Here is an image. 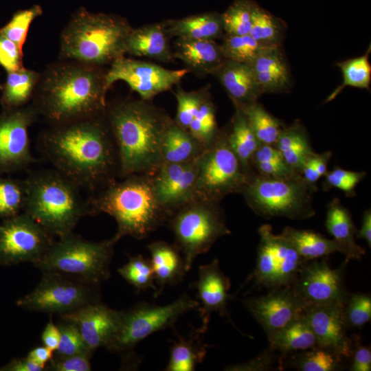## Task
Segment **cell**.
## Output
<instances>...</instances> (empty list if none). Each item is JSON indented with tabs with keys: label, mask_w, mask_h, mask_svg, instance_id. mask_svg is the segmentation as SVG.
I'll return each instance as SVG.
<instances>
[{
	"label": "cell",
	"mask_w": 371,
	"mask_h": 371,
	"mask_svg": "<svg viewBox=\"0 0 371 371\" xmlns=\"http://www.w3.org/2000/svg\"><path fill=\"white\" fill-rule=\"evenodd\" d=\"M38 145L54 169L80 188L102 189L118 173L116 148L104 113L50 125L40 134Z\"/></svg>",
	"instance_id": "6da1fadb"
},
{
	"label": "cell",
	"mask_w": 371,
	"mask_h": 371,
	"mask_svg": "<svg viewBox=\"0 0 371 371\" xmlns=\"http://www.w3.org/2000/svg\"><path fill=\"white\" fill-rule=\"evenodd\" d=\"M106 71L74 60L53 63L41 73L32 104L50 125L103 115Z\"/></svg>",
	"instance_id": "7a4b0ae2"
},
{
	"label": "cell",
	"mask_w": 371,
	"mask_h": 371,
	"mask_svg": "<svg viewBox=\"0 0 371 371\" xmlns=\"http://www.w3.org/2000/svg\"><path fill=\"white\" fill-rule=\"evenodd\" d=\"M104 115L120 176L154 175L163 163L161 146L172 121L170 117L142 100H124L106 106Z\"/></svg>",
	"instance_id": "3957f363"
},
{
	"label": "cell",
	"mask_w": 371,
	"mask_h": 371,
	"mask_svg": "<svg viewBox=\"0 0 371 371\" xmlns=\"http://www.w3.org/2000/svg\"><path fill=\"white\" fill-rule=\"evenodd\" d=\"M113 182L88 198L91 214L105 213L113 217L117 241L129 236L143 239L170 216L158 203L149 175H135Z\"/></svg>",
	"instance_id": "277c9868"
},
{
	"label": "cell",
	"mask_w": 371,
	"mask_h": 371,
	"mask_svg": "<svg viewBox=\"0 0 371 371\" xmlns=\"http://www.w3.org/2000/svg\"><path fill=\"white\" fill-rule=\"evenodd\" d=\"M24 181L23 212L54 237L73 232L80 220L91 214L81 188L55 169L30 172Z\"/></svg>",
	"instance_id": "5b68a950"
},
{
	"label": "cell",
	"mask_w": 371,
	"mask_h": 371,
	"mask_svg": "<svg viewBox=\"0 0 371 371\" xmlns=\"http://www.w3.org/2000/svg\"><path fill=\"white\" fill-rule=\"evenodd\" d=\"M132 27L119 16L79 8L62 30L59 59L103 67L124 56Z\"/></svg>",
	"instance_id": "8992f818"
},
{
	"label": "cell",
	"mask_w": 371,
	"mask_h": 371,
	"mask_svg": "<svg viewBox=\"0 0 371 371\" xmlns=\"http://www.w3.org/2000/svg\"><path fill=\"white\" fill-rule=\"evenodd\" d=\"M114 238L96 242L71 232L54 240L33 265L41 272H52L89 284L100 285L110 276Z\"/></svg>",
	"instance_id": "52a82bcc"
},
{
	"label": "cell",
	"mask_w": 371,
	"mask_h": 371,
	"mask_svg": "<svg viewBox=\"0 0 371 371\" xmlns=\"http://www.w3.org/2000/svg\"><path fill=\"white\" fill-rule=\"evenodd\" d=\"M315 190V186L306 182L300 174L278 178L253 171L240 193L250 208L266 219L305 220L315 214L313 205Z\"/></svg>",
	"instance_id": "ba28073f"
},
{
	"label": "cell",
	"mask_w": 371,
	"mask_h": 371,
	"mask_svg": "<svg viewBox=\"0 0 371 371\" xmlns=\"http://www.w3.org/2000/svg\"><path fill=\"white\" fill-rule=\"evenodd\" d=\"M170 216L175 245L181 253L186 271L198 256L207 252L218 239L231 234L218 203L196 199Z\"/></svg>",
	"instance_id": "9c48e42d"
},
{
	"label": "cell",
	"mask_w": 371,
	"mask_h": 371,
	"mask_svg": "<svg viewBox=\"0 0 371 371\" xmlns=\"http://www.w3.org/2000/svg\"><path fill=\"white\" fill-rule=\"evenodd\" d=\"M197 199L218 203L227 195L240 192L250 174L232 149L226 130L220 131L197 160Z\"/></svg>",
	"instance_id": "30bf717a"
},
{
	"label": "cell",
	"mask_w": 371,
	"mask_h": 371,
	"mask_svg": "<svg viewBox=\"0 0 371 371\" xmlns=\"http://www.w3.org/2000/svg\"><path fill=\"white\" fill-rule=\"evenodd\" d=\"M198 306L196 300L183 294L166 305L144 302L120 311L118 330L106 348L112 352H130L143 339L171 326L180 316Z\"/></svg>",
	"instance_id": "8fae6325"
},
{
	"label": "cell",
	"mask_w": 371,
	"mask_h": 371,
	"mask_svg": "<svg viewBox=\"0 0 371 371\" xmlns=\"http://www.w3.org/2000/svg\"><path fill=\"white\" fill-rule=\"evenodd\" d=\"M100 285L84 282L52 272H42L35 288L19 298L23 309L58 315L100 300Z\"/></svg>",
	"instance_id": "7c38bea8"
},
{
	"label": "cell",
	"mask_w": 371,
	"mask_h": 371,
	"mask_svg": "<svg viewBox=\"0 0 371 371\" xmlns=\"http://www.w3.org/2000/svg\"><path fill=\"white\" fill-rule=\"evenodd\" d=\"M256 264L249 277L256 286L269 290L292 286L306 262L281 234L270 225H261Z\"/></svg>",
	"instance_id": "4fadbf2b"
},
{
	"label": "cell",
	"mask_w": 371,
	"mask_h": 371,
	"mask_svg": "<svg viewBox=\"0 0 371 371\" xmlns=\"http://www.w3.org/2000/svg\"><path fill=\"white\" fill-rule=\"evenodd\" d=\"M25 213L5 218L0 224V265L36 263L54 241Z\"/></svg>",
	"instance_id": "5bb4252c"
},
{
	"label": "cell",
	"mask_w": 371,
	"mask_h": 371,
	"mask_svg": "<svg viewBox=\"0 0 371 371\" xmlns=\"http://www.w3.org/2000/svg\"><path fill=\"white\" fill-rule=\"evenodd\" d=\"M188 69L172 70L149 62L122 56L113 62L106 71L105 87L108 91L118 80L127 83L142 100H149L177 85L189 72Z\"/></svg>",
	"instance_id": "9a60e30c"
},
{
	"label": "cell",
	"mask_w": 371,
	"mask_h": 371,
	"mask_svg": "<svg viewBox=\"0 0 371 371\" xmlns=\"http://www.w3.org/2000/svg\"><path fill=\"white\" fill-rule=\"evenodd\" d=\"M348 261L332 269L324 258L306 261L291 286L306 306H344L349 294L344 285Z\"/></svg>",
	"instance_id": "2e32d148"
},
{
	"label": "cell",
	"mask_w": 371,
	"mask_h": 371,
	"mask_svg": "<svg viewBox=\"0 0 371 371\" xmlns=\"http://www.w3.org/2000/svg\"><path fill=\"white\" fill-rule=\"evenodd\" d=\"M38 114L31 104L11 109L0 118V168H25L35 161L30 149L29 128Z\"/></svg>",
	"instance_id": "e0dca14e"
},
{
	"label": "cell",
	"mask_w": 371,
	"mask_h": 371,
	"mask_svg": "<svg viewBox=\"0 0 371 371\" xmlns=\"http://www.w3.org/2000/svg\"><path fill=\"white\" fill-rule=\"evenodd\" d=\"M243 304L267 337L300 317L306 306L291 286L269 290L266 295L245 300Z\"/></svg>",
	"instance_id": "ac0fdd59"
},
{
	"label": "cell",
	"mask_w": 371,
	"mask_h": 371,
	"mask_svg": "<svg viewBox=\"0 0 371 371\" xmlns=\"http://www.w3.org/2000/svg\"><path fill=\"white\" fill-rule=\"evenodd\" d=\"M197 160L198 158L184 163H162L152 177L156 199L170 215L197 199Z\"/></svg>",
	"instance_id": "d6986e66"
},
{
	"label": "cell",
	"mask_w": 371,
	"mask_h": 371,
	"mask_svg": "<svg viewBox=\"0 0 371 371\" xmlns=\"http://www.w3.org/2000/svg\"><path fill=\"white\" fill-rule=\"evenodd\" d=\"M344 308L341 305H308L303 313L315 334L317 346L330 350L342 361L351 357L353 350L346 333Z\"/></svg>",
	"instance_id": "ffe728a7"
},
{
	"label": "cell",
	"mask_w": 371,
	"mask_h": 371,
	"mask_svg": "<svg viewBox=\"0 0 371 371\" xmlns=\"http://www.w3.org/2000/svg\"><path fill=\"white\" fill-rule=\"evenodd\" d=\"M58 316L77 326L92 352L100 347H107L114 338L120 322V311L112 309L101 301Z\"/></svg>",
	"instance_id": "44dd1931"
},
{
	"label": "cell",
	"mask_w": 371,
	"mask_h": 371,
	"mask_svg": "<svg viewBox=\"0 0 371 371\" xmlns=\"http://www.w3.org/2000/svg\"><path fill=\"white\" fill-rule=\"evenodd\" d=\"M230 286V280L221 270L217 259L199 267L195 284L197 309L202 321L201 327L197 330L199 333L203 334L207 331L213 312L231 321L227 311V302L232 297L229 294Z\"/></svg>",
	"instance_id": "7402d4cb"
},
{
	"label": "cell",
	"mask_w": 371,
	"mask_h": 371,
	"mask_svg": "<svg viewBox=\"0 0 371 371\" xmlns=\"http://www.w3.org/2000/svg\"><path fill=\"white\" fill-rule=\"evenodd\" d=\"M249 65L262 94L291 88V74L281 47L262 48Z\"/></svg>",
	"instance_id": "603a6c76"
},
{
	"label": "cell",
	"mask_w": 371,
	"mask_h": 371,
	"mask_svg": "<svg viewBox=\"0 0 371 371\" xmlns=\"http://www.w3.org/2000/svg\"><path fill=\"white\" fill-rule=\"evenodd\" d=\"M172 54L189 71L202 75L213 74L226 60L215 40L177 38Z\"/></svg>",
	"instance_id": "cb8c5ba5"
},
{
	"label": "cell",
	"mask_w": 371,
	"mask_h": 371,
	"mask_svg": "<svg viewBox=\"0 0 371 371\" xmlns=\"http://www.w3.org/2000/svg\"><path fill=\"white\" fill-rule=\"evenodd\" d=\"M212 75L224 87L234 106L258 102L262 95L248 63L225 60Z\"/></svg>",
	"instance_id": "d4e9b609"
},
{
	"label": "cell",
	"mask_w": 371,
	"mask_h": 371,
	"mask_svg": "<svg viewBox=\"0 0 371 371\" xmlns=\"http://www.w3.org/2000/svg\"><path fill=\"white\" fill-rule=\"evenodd\" d=\"M168 34L163 23L131 28L125 41V53L161 62L173 58Z\"/></svg>",
	"instance_id": "484cf974"
},
{
	"label": "cell",
	"mask_w": 371,
	"mask_h": 371,
	"mask_svg": "<svg viewBox=\"0 0 371 371\" xmlns=\"http://www.w3.org/2000/svg\"><path fill=\"white\" fill-rule=\"evenodd\" d=\"M148 249L157 287L155 295L157 297L166 286L180 282L187 271L181 253L176 245L155 241L148 245Z\"/></svg>",
	"instance_id": "4316f807"
},
{
	"label": "cell",
	"mask_w": 371,
	"mask_h": 371,
	"mask_svg": "<svg viewBox=\"0 0 371 371\" xmlns=\"http://www.w3.org/2000/svg\"><path fill=\"white\" fill-rule=\"evenodd\" d=\"M325 227L333 239L342 247L346 260H360L366 249L355 240L357 231L349 210L339 199H333L328 205Z\"/></svg>",
	"instance_id": "83f0119b"
},
{
	"label": "cell",
	"mask_w": 371,
	"mask_h": 371,
	"mask_svg": "<svg viewBox=\"0 0 371 371\" xmlns=\"http://www.w3.org/2000/svg\"><path fill=\"white\" fill-rule=\"evenodd\" d=\"M168 36L215 40L225 36L221 14L206 12L163 22Z\"/></svg>",
	"instance_id": "f1b7e54d"
},
{
	"label": "cell",
	"mask_w": 371,
	"mask_h": 371,
	"mask_svg": "<svg viewBox=\"0 0 371 371\" xmlns=\"http://www.w3.org/2000/svg\"><path fill=\"white\" fill-rule=\"evenodd\" d=\"M274 146L287 165L300 175L306 159L314 153L306 130L299 120L284 128Z\"/></svg>",
	"instance_id": "f546056e"
},
{
	"label": "cell",
	"mask_w": 371,
	"mask_h": 371,
	"mask_svg": "<svg viewBox=\"0 0 371 371\" xmlns=\"http://www.w3.org/2000/svg\"><path fill=\"white\" fill-rule=\"evenodd\" d=\"M280 234L306 261L322 258L337 251L344 254L342 247L334 239L312 230L286 227Z\"/></svg>",
	"instance_id": "4dcf8cb0"
},
{
	"label": "cell",
	"mask_w": 371,
	"mask_h": 371,
	"mask_svg": "<svg viewBox=\"0 0 371 371\" xmlns=\"http://www.w3.org/2000/svg\"><path fill=\"white\" fill-rule=\"evenodd\" d=\"M204 147L186 129L172 121L165 133L162 146L163 163H184L199 158Z\"/></svg>",
	"instance_id": "1f68e13d"
},
{
	"label": "cell",
	"mask_w": 371,
	"mask_h": 371,
	"mask_svg": "<svg viewBox=\"0 0 371 371\" xmlns=\"http://www.w3.org/2000/svg\"><path fill=\"white\" fill-rule=\"evenodd\" d=\"M269 348L286 356L317 346V340L309 324L302 315L269 337Z\"/></svg>",
	"instance_id": "d6a6232c"
},
{
	"label": "cell",
	"mask_w": 371,
	"mask_h": 371,
	"mask_svg": "<svg viewBox=\"0 0 371 371\" xmlns=\"http://www.w3.org/2000/svg\"><path fill=\"white\" fill-rule=\"evenodd\" d=\"M201 335L197 330L188 337L178 334V339L171 346L165 370H194L197 365L202 363L207 352L208 346L202 341Z\"/></svg>",
	"instance_id": "836d02e7"
},
{
	"label": "cell",
	"mask_w": 371,
	"mask_h": 371,
	"mask_svg": "<svg viewBox=\"0 0 371 371\" xmlns=\"http://www.w3.org/2000/svg\"><path fill=\"white\" fill-rule=\"evenodd\" d=\"M229 130H226L229 144L245 171L251 174V159L260 144L243 113L235 107Z\"/></svg>",
	"instance_id": "e575fe53"
},
{
	"label": "cell",
	"mask_w": 371,
	"mask_h": 371,
	"mask_svg": "<svg viewBox=\"0 0 371 371\" xmlns=\"http://www.w3.org/2000/svg\"><path fill=\"white\" fill-rule=\"evenodd\" d=\"M41 73L21 67L8 72L3 86V103L10 109L27 105L32 100Z\"/></svg>",
	"instance_id": "d590c367"
},
{
	"label": "cell",
	"mask_w": 371,
	"mask_h": 371,
	"mask_svg": "<svg viewBox=\"0 0 371 371\" xmlns=\"http://www.w3.org/2000/svg\"><path fill=\"white\" fill-rule=\"evenodd\" d=\"M286 23L254 2L249 35L263 47H281Z\"/></svg>",
	"instance_id": "8d00e7d4"
},
{
	"label": "cell",
	"mask_w": 371,
	"mask_h": 371,
	"mask_svg": "<svg viewBox=\"0 0 371 371\" xmlns=\"http://www.w3.org/2000/svg\"><path fill=\"white\" fill-rule=\"evenodd\" d=\"M235 107L245 115L260 144L275 145L286 126L281 120L269 113L258 101Z\"/></svg>",
	"instance_id": "74e56055"
},
{
	"label": "cell",
	"mask_w": 371,
	"mask_h": 371,
	"mask_svg": "<svg viewBox=\"0 0 371 371\" xmlns=\"http://www.w3.org/2000/svg\"><path fill=\"white\" fill-rule=\"evenodd\" d=\"M370 45L360 56L337 63L343 75V82L326 98L325 102L335 99L346 87L370 90L371 65L369 61Z\"/></svg>",
	"instance_id": "f35d334b"
},
{
	"label": "cell",
	"mask_w": 371,
	"mask_h": 371,
	"mask_svg": "<svg viewBox=\"0 0 371 371\" xmlns=\"http://www.w3.org/2000/svg\"><path fill=\"white\" fill-rule=\"evenodd\" d=\"M188 131L204 148L215 139L220 130L218 128L215 108L207 93L193 117Z\"/></svg>",
	"instance_id": "ab89813d"
},
{
	"label": "cell",
	"mask_w": 371,
	"mask_h": 371,
	"mask_svg": "<svg viewBox=\"0 0 371 371\" xmlns=\"http://www.w3.org/2000/svg\"><path fill=\"white\" fill-rule=\"evenodd\" d=\"M117 272L139 291L150 289H154L155 293L157 291L150 260L142 255L129 258L128 262L117 269Z\"/></svg>",
	"instance_id": "60d3db41"
},
{
	"label": "cell",
	"mask_w": 371,
	"mask_h": 371,
	"mask_svg": "<svg viewBox=\"0 0 371 371\" xmlns=\"http://www.w3.org/2000/svg\"><path fill=\"white\" fill-rule=\"evenodd\" d=\"M253 4L251 0H234L221 14L225 35L241 36L249 34Z\"/></svg>",
	"instance_id": "b9f144b4"
},
{
	"label": "cell",
	"mask_w": 371,
	"mask_h": 371,
	"mask_svg": "<svg viewBox=\"0 0 371 371\" xmlns=\"http://www.w3.org/2000/svg\"><path fill=\"white\" fill-rule=\"evenodd\" d=\"M302 351L293 361L299 370L335 371L342 368V360L328 350L315 346Z\"/></svg>",
	"instance_id": "7bdbcfd3"
},
{
	"label": "cell",
	"mask_w": 371,
	"mask_h": 371,
	"mask_svg": "<svg viewBox=\"0 0 371 371\" xmlns=\"http://www.w3.org/2000/svg\"><path fill=\"white\" fill-rule=\"evenodd\" d=\"M221 47L226 60L248 64L263 48L249 34L225 35Z\"/></svg>",
	"instance_id": "ee69618b"
},
{
	"label": "cell",
	"mask_w": 371,
	"mask_h": 371,
	"mask_svg": "<svg viewBox=\"0 0 371 371\" xmlns=\"http://www.w3.org/2000/svg\"><path fill=\"white\" fill-rule=\"evenodd\" d=\"M42 14L43 9L38 5L18 10L13 14L10 21L0 29V34L14 42L23 50L30 25Z\"/></svg>",
	"instance_id": "f6af8a7d"
},
{
	"label": "cell",
	"mask_w": 371,
	"mask_h": 371,
	"mask_svg": "<svg viewBox=\"0 0 371 371\" xmlns=\"http://www.w3.org/2000/svg\"><path fill=\"white\" fill-rule=\"evenodd\" d=\"M25 181L20 183L0 177V218H8L23 210Z\"/></svg>",
	"instance_id": "bcb514c9"
},
{
	"label": "cell",
	"mask_w": 371,
	"mask_h": 371,
	"mask_svg": "<svg viewBox=\"0 0 371 371\" xmlns=\"http://www.w3.org/2000/svg\"><path fill=\"white\" fill-rule=\"evenodd\" d=\"M207 93V88L198 91H186L181 87H178L175 93L177 102L175 122L188 131L193 117Z\"/></svg>",
	"instance_id": "7dc6e473"
},
{
	"label": "cell",
	"mask_w": 371,
	"mask_h": 371,
	"mask_svg": "<svg viewBox=\"0 0 371 371\" xmlns=\"http://www.w3.org/2000/svg\"><path fill=\"white\" fill-rule=\"evenodd\" d=\"M57 325L60 337L58 346L54 352V356L65 357L93 353L87 346L78 328L74 323L60 319Z\"/></svg>",
	"instance_id": "c3c4849f"
},
{
	"label": "cell",
	"mask_w": 371,
	"mask_h": 371,
	"mask_svg": "<svg viewBox=\"0 0 371 371\" xmlns=\"http://www.w3.org/2000/svg\"><path fill=\"white\" fill-rule=\"evenodd\" d=\"M347 328H361L371 319V297L369 294H350L344 308Z\"/></svg>",
	"instance_id": "681fc988"
},
{
	"label": "cell",
	"mask_w": 371,
	"mask_h": 371,
	"mask_svg": "<svg viewBox=\"0 0 371 371\" xmlns=\"http://www.w3.org/2000/svg\"><path fill=\"white\" fill-rule=\"evenodd\" d=\"M324 176V190L337 188L342 190L346 195L352 196L355 195V187L365 178L366 172L350 171L336 167L330 172L327 171Z\"/></svg>",
	"instance_id": "f907efd6"
},
{
	"label": "cell",
	"mask_w": 371,
	"mask_h": 371,
	"mask_svg": "<svg viewBox=\"0 0 371 371\" xmlns=\"http://www.w3.org/2000/svg\"><path fill=\"white\" fill-rule=\"evenodd\" d=\"M91 354H80L71 356H53L47 363L45 370L52 371H90Z\"/></svg>",
	"instance_id": "816d5d0a"
},
{
	"label": "cell",
	"mask_w": 371,
	"mask_h": 371,
	"mask_svg": "<svg viewBox=\"0 0 371 371\" xmlns=\"http://www.w3.org/2000/svg\"><path fill=\"white\" fill-rule=\"evenodd\" d=\"M23 50L14 42L0 34V65L7 72L23 67Z\"/></svg>",
	"instance_id": "f5cc1de1"
},
{
	"label": "cell",
	"mask_w": 371,
	"mask_h": 371,
	"mask_svg": "<svg viewBox=\"0 0 371 371\" xmlns=\"http://www.w3.org/2000/svg\"><path fill=\"white\" fill-rule=\"evenodd\" d=\"M275 351L269 347L257 357L243 363L230 365L224 370L227 371H268L273 368Z\"/></svg>",
	"instance_id": "db71d44e"
},
{
	"label": "cell",
	"mask_w": 371,
	"mask_h": 371,
	"mask_svg": "<svg viewBox=\"0 0 371 371\" xmlns=\"http://www.w3.org/2000/svg\"><path fill=\"white\" fill-rule=\"evenodd\" d=\"M253 168L256 170L255 172L272 177L285 178L298 174L295 172L284 160L255 163L251 166L252 170Z\"/></svg>",
	"instance_id": "11a10c76"
},
{
	"label": "cell",
	"mask_w": 371,
	"mask_h": 371,
	"mask_svg": "<svg viewBox=\"0 0 371 371\" xmlns=\"http://www.w3.org/2000/svg\"><path fill=\"white\" fill-rule=\"evenodd\" d=\"M352 355H353V359L350 370L370 371L371 351L370 348L358 345L352 350Z\"/></svg>",
	"instance_id": "9f6ffc18"
},
{
	"label": "cell",
	"mask_w": 371,
	"mask_h": 371,
	"mask_svg": "<svg viewBox=\"0 0 371 371\" xmlns=\"http://www.w3.org/2000/svg\"><path fill=\"white\" fill-rule=\"evenodd\" d=\"M45 370V367L35 363L27 356L12 359L6 365L0 368V371H43Z\"/></svg>",
	"instance_id": "6f0895ef"
},
{
	"label": "cell",
	"mask_w": 371,
	"mask_h": 371,
	"mask_svg": "<svg viewBox=\"0 0 371 371\" xmlns=\"http://www.w3.org/2000/svg\"><path fill=\"white\" fill-rule=\"evenodd\" d=\"M60 330L57 324H55L52 319L45 325L42 334L41 341L43 346L55 351L60 342Z\"/></svg>",
	"instance_id": "680465c9"
},
{
	"label": "cell",
	"mask_w": 371,
	"mask_h": 371,
	"mask_svg": "<svg viewBox=\"0 0 371 371\" xmlns=\"http://www.w3.org/2000/svg\"><path fill=\"white\" fill-rule=\"evenodd\" d=\"M53 356L54 351L43 345L33 348L27 355L29 359L44 367H46Z\"/></svg>",
	"instance_id": "91938a15"
},
{
	"label": "cell",
	"mask_w": 371,
	"mask_h": 371,
	"mask_svg": "<svg viewBox=\"0 0 371 371\" xmlns=\"http://www.w3.org/2000/svg\"><path fill=\"white\" fill-rule=\"evenodd\" d=\"M355 236L365 240L368 247H371V210L370 208L363 212L361 228L357 231Z\"/></svg>",
	"instance_id": "94428289"
},
{
	"label": "cell",
	"mask_w": 371,
	"mask_h": 371,
	"mask_svg": "<svg viewBox=\"0 0 371 371\" xmlns=\"http://www.w3.org/2000/svg\"><path fill=\"white\" fill-rule=\"evenodd\" d=\"M331 156V151H326L322 153H314L313 154L312 158L314 166L319 177H322L326 175L327 172V166Z\"/></svg>",
	"instance_id": "6125c7cd"
},
{
	"label": "cell",
	"mask_w": 371,
	"mask_h": 371,
	"mask_svg": "<svg viewBox=\"0 0 371 371\" xmlns=\"http://www.w3.org/2000/svg\"><path fill=\"white\" fill-rule=\"evenodd\" d=\"M2 88H3V86H1V85H0V89H2Z\"/></svg>",
	"instance_id": "be15d7a7"
}]
</instances>
